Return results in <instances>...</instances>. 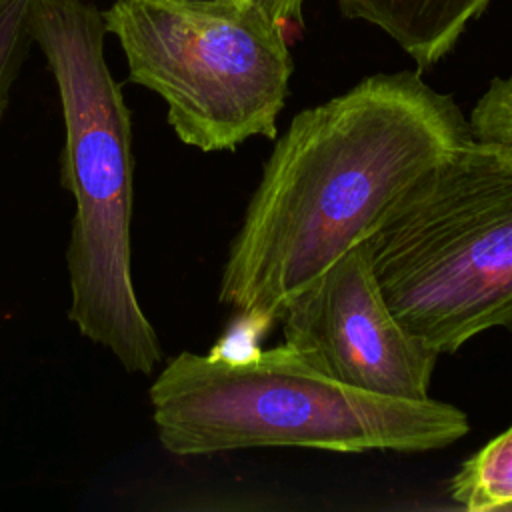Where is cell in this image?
<instances>
[{
	"label": "cell",
	"instance_id": "ba28073f",
	"mask_svg": "<svg viewBox=\"0 0 512 512\" xmlns=\"http://www.w3.org/2000/svg\"><path fill=\"white\" fill-rule=\"evenodd\" d=\"M450 500L470 512L498 510L512 506V428L472 454L452 476Z\"/></svg>",
	"mask_w": 512,
	"mask_h": 512
},
{
	"label": "cell",
	"instance_id": "7c38bea8",
	"mask_svg": "<svg viewBox=\"0 0 512 512\" xmlns=\"http://www.w3.org/2000/svg\"><path fill=\"white\" fill-rule=\"evenodd\" d=\"M192 2H216V0H192Z\"/></svg>",
	"mask_w": 512,
	"mask_h": 512
},
{
	"label": "cell",
	"instance_id": "8992f818",
	"mask_svg": "<svg viewBox=\"0 0 512 512\" xmlns=\"http://www.w3.org/2000/svg\"><path fill=\"white\" fill-rule=\"evenodd\" d=\"M278 322L284 342L320 372L384 396L430 398L440 354L386 302L366 242L298 292Z\"/></svg>",
	"mask_w": 512,
	"mask_h": 512
},
{
	"label": "cell",
	"instance_id": "277c9868",
	"mask_svg": "<svg viewBox=\"0 0 512 512\" xmlns=\"http://www.w3.org/2000/svg\"><path fill=\"white\" fill-rule=\"evenodd\" d=\"M366 246L386 302L438 354L512 330V150L472 136L452 146Z\"/></svg>",
	"mask_w": 512,
	"mask_h": 512
},
{
	"label": "cell",
	"instance_id": "30bf717a",
	"mask_svg": "<svg viewBox=\"0 0 512 512\" xmlns=\"http://www.w3.org/2000/svg\"><path fill=\"white\" fill-rule=\"evenodd\" d=\"M468 124L472 138L512 150V74L490 82L476 100Z\"/></svg>",
	"mask_w": 512,
	"mask_h": 512
},
{
	"label": "cell",
	"instance_id": "4fadbf2b",
	"mask_svg": "<svg viewBox=\"0 0 512 512\" xmlns=\"http://www.w3.org/2000/svg\"><path fill=\"white\" fill-rule=\"evenodd\" d=\"M506 512H512V506H510V508H508V510H506Z\"/></svg>",
	"mask_w": 512,
	"mask_h": 512
},
{
	"label": "cell",
	"instance_id": "6da1fadb",
	"mask_svg": "<svg viewBox=\"0 0 512 512\" xmlns=\"http://www.w3.org/2000/svg\"><path fill=\"white\" fill-rule=\"evenodd\" d=\"M470 124L452 96L418 72L374 74L300 110L276 138L234 234L220 304L246 330L278 322L284 306L354 246Z\"/></svg>",
	"mask_w": 512,
	"mask_h": 512
},
{
	"label": "cell",
	"instance_id": "8fae6325",
	"mask_svg": "<svg viewBox=\"0 0 512 512\" xmlns=\"http://www.w3.org/2000/svg\"><path fill=\"white\" fill-rule=\"evenodd\" d=\"M266 18L282 26L288 22H302V2L304 0H250Z\"/></svg>",
	"mask_w": 512,
	"mask_h": 512
},
{
	"label": "cell",
	"instance_id": "9c48e42d",
	"mask_svg": "<svg viewBox=\"0 0 512 512\" xmlns=\"http://www.w3.org/2000/svg\"><path fill=\"white\" fill-rule=\"evenodd\" d=\"M32 0H0V118L8 94L34 40L30 32Z\"/></svg>",
	"mask_w": 512,
	"mask_h": 512
},
{
	"label": "cell",
	"instance_id": "7a4b0ae2",
	"mask_svg": "<svg viewBox=\"0 0 512 512\" xmlns=\"http://www.w3.org/2000/svg\"><path fill=\"white\" fill-rule=\"evenodd\" d=\"M30 32L64 118L60 182L74 200L68 316L124 370L150 376L162 350L132 280V122L104 58V14L84 0H32Z\"/></svg>",
	"mask_w": 512,
	"mask_h": 512
},
{
	"label": "cell",
	"instance_id": "3957f363",
	"mask_svg": "<svg viewBox=\"0 0 512 512\" xmlns=\"http://www.w3.org/2000/svg\"><path fill=\"white\" fill-rule=\"evenodd\" d=\"M148 394L158 440L174 456L242 448L428 452L470 430L468 416L448 402L348 386L286 342L246 356L184 350Z\"/></svg>",
	"mask_w": 512,
	"mask_h": 512
},
{
	"label": "cell",
	"instance_id": "5b68a950",
	"mask_svg": "<svg viewBox=\"0 0 512 512\" xmlns=\"http://www.w3.org/2000/svg\"><path fill=\"white\" fill-rule=\"evenodd\" d=\"M104 22L130 80L166 102L186 146L226 152L278 136L294 64L282 26L250 0H116Z\"/></svg>",
	"mask_w": 512,
	"mask_h": 512
},
{
	"label": "cell",
	"instance_id": "52a82bcc",
	"mask_svg": "<svg viewBox=\"0 0 512 512\" xmlns=\"http://www.w3.org/2000/svg\"><path fill=\"white\" fill-rule=\"evenodd\" d=\"M490 0H338L346 18L386 32L420 70L442 60Z\"/></svg>",
	"mask_w": 512,
	"mask_h": 512
}]
</instances>
